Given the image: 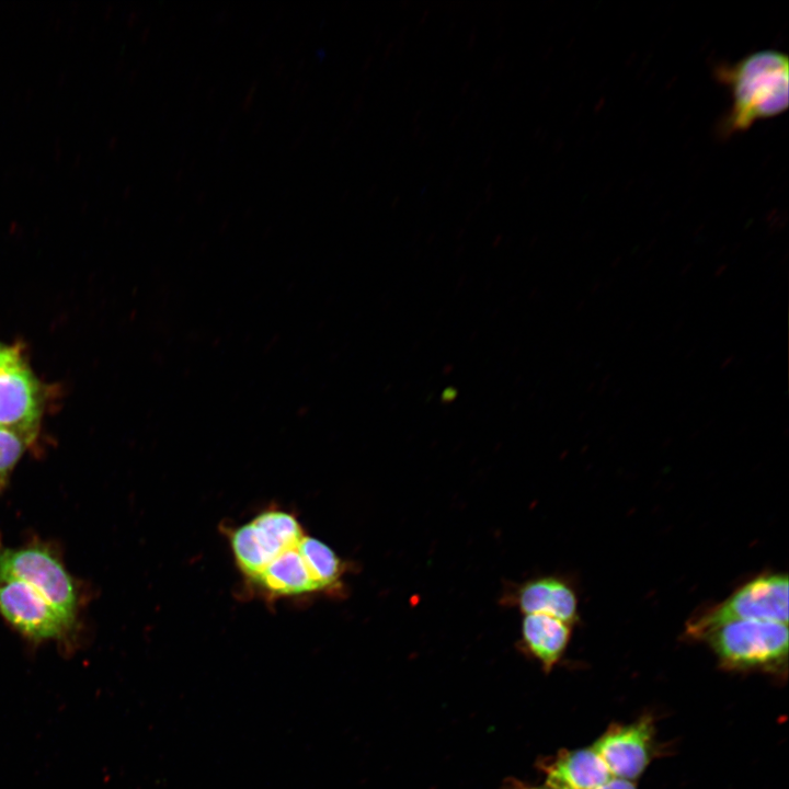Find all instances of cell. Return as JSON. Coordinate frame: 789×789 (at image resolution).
I'll return each mask as SVG.
<instances>
[{
  "mask_svg": "<svg viewBox=\"0 0 789 789\" xmlns=\"http://www.w3.org/2000/svg\"><path fill=\"white\" fill-rule=\"evenodd\" d=\"M717 78L729 87L732 105L719 126L729 137L748 129L762 118L779 115L789 105V60L786 54L764 49L733 65L716 69Z\"/></svg>",
  "mask_w": 789,
  "mask_h": 789,
  "instance_id": "obj_1",
  "label": "cell"
},
{
  "mask_svg": "<svg viewBox=\"0 0 789 789\" xmlns=\"http://www.w3.org/2000/svg\"><path fill=\"white\" fill-rule=\"evenodd\" d=\"M708 643L727 670L786 675L788 625L763 620H731L694 632Z\"/></svg>",
  "mask_w": 789,
  "mask_h": 789,
  "instance_id": "obj_2",
  "label": "cell"
},
{
  "mask_svg": "<svg viewBox=\"0 0 789 789\" xmlns=\"http://www.w3.org/2000/svg\"><path fill=\"white\" fill-rule=\"evenodd\" d=\"M18 580L33 587L70 626L78 594L70 574L47 548L27 546L0 550V582Z\"/></svg>",
  "mask_w": 789,
  "mask_h": 789,
  "instance_id": "obj_3",
  "label": "cell"
},
{
  "mask_svg": "<svg viewBox=\"0 0 789 789\" xmlns=\"http://www.w3.org/2000/svg\"><path fill=\"white\" fill-rule=\"evenodd\" d=\"M304 535L295 515L268 508L233 529L230 547L238 568L251 580L276 557L295 547Z\"/></svg>",
  "mask_w": 789,
  "mask_h": 789,
  "instance_id": "obj_4",
  "label": "cell"
},
{
  "mask_svg": "<svg viewBox=\"0 0 789 789\" xmlns=\"http://www.w3.org/2000/svg\"><path fill=\"white\" fill-rule=\"evenodd\" d=\"M731 620H763L788 625V576H757L696 619L688 632Z\"/></svg>",
  "mask_w": 789,
  "mask_h": 789,
  "instance_id": "obj_5",
  "label": "cell"
},
{
  "mask_svg": "<svg viewBox=\"0 0 789 789\" xmlns=\"http://www.w3.org/2000/svg\"><path fill=\"white\" fill-rule=\"evenodd\" d=\"M42 387L18 347L0 364V427L32 443L43 414Z\"/></svg>",
  "mask_w": 789,
  "mask_h": 789,
  "instance_id": "obj_6",
  "label": "cell"
},
{
  "mask_svg": "<svg viewBox=\"0 0 789 789\" xmlns=\"http://www.w3.org/2000/svg\"><path fill=\"white\" fill-rule=\"evenodd\" d=\"M591 746L614 778L634 781L655 755V728L649 717L614 724Z\"/></svg>",
  "mask_w": 789,
  "mask_h": 789,
  "instance_id": "obj_7",
  "label": "cell"
},
{
  "mask_svg": "<svg viewBox=\"0 0 789 789\" xmlns=\"http://www.w3.org/2000/svg\"><path fill=\"white\" fill-rule=\"evenodd\" d=\"M0 614L34 641L62 639L71 628L33 587L18 580L0 582Z\"/></svg>",
  "mask_w": 789,
  "mask_h": 789,
  "instance_id": "obj_8",
  "label": "cell"
},
{
  "mask_svg": "<svg viewBox=\"0 0 789 789\" xmlns=\"http://www.w3.org/2000/svg\"><path fill=\"white\" fill-rule=\"evenodd\" d=\"M542 770L549 789H593L614 778L592 746L561 752Z\"/></svg>",
  "mask_w": 789,
  "mask_h": 789,
  "instance_id": "obj_9",
  "label": "cell"
},
{
  "mask_svg": "<svg viewBox=\"0 0 789 789\" xmlns=\"http://www.w3.org/2000/svg\"><path fill=\"white\" fill-rule=\"evenodd\" d=\"M515 605L524 614H545L569 625L578 621V599L563 580L546 576L522 584L515 593Z\"/></svg>",
  "mask_w": 789,
  "mask_h": 789,
  "instance_id": "obj_10",
  "label": "cell"
},
{
  "mask_svg": "<svg viewBox=\"0 0 789 789\" xmlns=\"http://www.w3.org/2000/svg\"><path fill=\"white\" fill-rule=\"evenodd\" d=\"M271 597L305 596L320 593L297 545L276 557L250 580Z\"/></svg>",
  "mask_w": 789,
  "mask_h": 789,
  "instance_id": "obj_11",
  "label": "cell"
},
{
  "mask_svg": "<svg viewBox=\"0 0 789 789\" xmlns=\"http://www.w3.org/2000/svg\"><path fill=\"white\" fill-rule=\"evenodd\" d=\"M521 634L524 649L548 673L567 650L571 625L549 615L528 614L522 620Z\"/></svg>",
  "mask_w": 789,
  "mask_h": 789,
  "instance_id": "obj_12",
  "label": "cell"
},
{
  "mask_svg": "<svg viewBox=\"0 0 789 789\" xmlns=\"http://www.w3.org/2000/svg\"><path fill=\"white\" fill-rule=\"evenodd\" d=\"M307 569L320 592L339 588L344 565L339 556L323 541L304 535L297 544Z\"/></svg>",
  "mask_w": 789,
  "mask_h": 789,
  "instance_id": "obj_13",
  "label": "cell"
},
{
  "mask_svg": "<svg viewBox=\"0 0 789 789\" xmlns=\"http://www.w3.org/2000/svg\"><path fill=\"white\" fill-rule=\"evenodd\" d=\"M28 444L20 434L0 427V483L7 479Z\"/></svg>",
  "mask_w": 789,
  "mask_h": 789,
  "instance_id": "obj_14",
  "label": "cell"
},
{
  "mask_svg": "<svg viewBox=\"0 0 789 789\" xmlns=\"http://www.w3.org/2000/svg\"><path fill=\"white\" fill-rule=\"evenodd\" d=\"M513 789H549V788H546L542 785L531 786V785L515 782V786ZM593 789H637V786H636L634 781L613 778V779L608 780L607 782H605L604 785L593 788Z\"/></svg>",
  "mask_w": 789,
  "mask_h": 789,
  "instance_id": "obj_15",
  "label": "cell"
},
{
  "mask_svg": "<svg viewBox=\"0 0 789 789\" xmlns=\"http://www.w3.org/2000/svg\"><path fill=\"white\" fill-rule=\"evenodd\" d=\"M15 350L13 346L0 344V364L4 362Z\"/></svg>",
  "mask_w": 789,
  "mask_h": 789,
  "instance_id": "obj_16",
  "label": "cell"
}]
</instances>
